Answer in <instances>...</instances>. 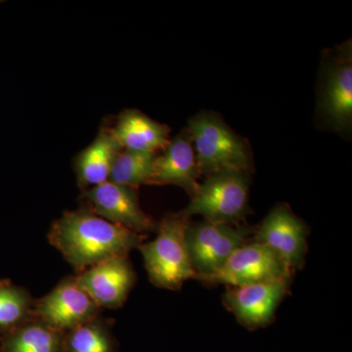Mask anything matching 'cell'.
<instances>
[{"label":"cell","instance_id":"cell-11","mask_svg":"<svg viewBox=\"0 0 352 352\" xmlns=\"http://www.w3.org/2000/svg\"><path fill=\"white\" fill-rule=\"evenodd\" d=\"M319 109L323 119L340 131L352 124L351 45L346 44L326 66Z\"/></svg>","mask_w":352,"mask_h":352},{"label":"cell","instance_id":"cell-12","mask_svg":"<svg viewBox=\"0 0 352 352\" xmlns=\"http://www.w3.org/2000/svg\"><path fill=\"white\" fill-rule=\"evenodd\" d=\"M78 284L100 308H119L136 281L129 256H113L76 275Z\"/></svg>","mask_w":352,"mask_h":352},{"label":"cell","instance_id":"cell-10","mask_svg":"<svg viewBox=\"0 0 352 352\" xmlns=\"http://www.w3.org/2000/svg\"><path fill=\"white\" fill-rule=\"evenodd\" d=\"M291 277L242 287H230L224 294V305L245 327L267 325L283 300Z\"/></svg>","mask_w":352,"mask_h":352},{"label":"cell","instance_id":"cell-7","mask_svg":"<svg viewBox=\"0 0 352 352\" xmlns=\"http://www.w3.org/2000/svg\"><path fill=\"white\" fill-rule=\"evenodd\" d=\"M292 274L279 256L265 245L252 241L238 248L220 270L203 282L242 287L292 277Z\"/></svg>","mask_w":352,"mask_h":352},{"label":"cell","instance_id":"cell-1","mask_svg":"<svg viewBox=\"0 0 352 352\" xmlns=\"http://www.w3.org/2000/svg\"><path fill=\"white\" fill-rule=\"evenodd\" d=\"M143 240L142 234L107 221L87 208L65 212L48 232L50 244L76 274L113 256H129Z\"/></svg>","mask_w":352,"mask_h":352},{"label":"cell","instance_id":"cell-18","mask_svg":"<svg viewBox=\"0 0 352 352\" xmlns=\"http://www.w3.org/2000/svg\"><path fill=\"white\" fill-rule=\"evenodd\" d=\"M34 300L27 289L0 280V333L11 332L32 317Z\"/></svg>","mask_w":352,"mask_h":352},{"label":"cell","instance_id":"cell-17","mask_svg":"<svg viewBox=\"0 0 352 352\" xmlns=\"http://www.w3.org/2000/svg\"><path fill=\"white\" fill-rule=\"evenodd\" d=\"M157 153L122 150L113 161L109 180L132 189L151 185Z\"/></svg>","mask_w":352,"mask_h":352},{"label":"cell","instance_id":"cell-15","mask_svg":"<svg viewBox=\"0 0 352 352\" xmlns=\"http://www.w3.org/2000/svg\"><path fill=\"white\" fill-rule=\"evenodd\" d=\"M122 150L112 129H101L96 138L75 157L74 168L80 188L85 191L108 182L113 161Z\"/></svg>","mask_w":352,"mask_h":352},{"label":"cell","instance_id":"cell-14","mask_svg":"<svg viewBox=\"0 0 352 352\" xmlns=\"http://www.w3.org/2000/svg\"><path fill=\"white\" fill-rule=\"evenodd\" d=\"M112 131L122 149L129 151H163L170 140L168 126L138 110L120 113Z\"/></svg>","mask_w":352,"mask_h":352},{"label":"cell","instance_id":"cell-4","mask_svg":"<svg viewBox=\"0 0 352 352\" xmlns=\"http://www.w3.org/2000/svg\"><path fill=\"white\" fill-rule=\"evenodd\" d=\"M250 180L248 173L223 170L208 175L184 210L179 212L190 219L199 214L214 223H237L247 214Z\"/></svg>","mask_w":352,"mask_h":352},{"label":"cell","instance_id":"cell-3","mask_svg":"<svg viewBox=\"0 0 352 352\" xmlns=\"http://www.w3.org/2000/svg\"><path fill=\"white\" fill-rule=\"evenodd\" d=\"M187 131L200 175L208 176L223 170L248 173L251 168L248 146L215 113H198L189 120Z\"/></svg>","mask_w":352,"mask_h":352},{"label":"cell","instance_id":"cell-9","mask_svg":"<svg viewBox=\"0 0 352 352\" xmlns=\"http://www.w3.org/2000/svg\"><path fill=\"white\" fill-rule=\"evenodd\" d=\"M305 223L287 206L280 205L267 214L254 234V242L271 250L293 272L302 267L307 254Z\"/></svg>","mask_w":352,"mask_h":352},{"label":"cell","instance_id":"cell-13","mask_svg":"<svg viewBox=\"0 0 352 352\" xmlns=\"http://www.w3.org/2000/svg\"><path fill=\"white\" fill-rule=\"evenodd\" d=\"M199 175L191 138L184 129L170 140L162 154L157 155L151 185H175L193 196L200 185Z\"/></svg>","mask_w":352,"mask_h":352},{"label":"cell","instance_id":"cell-2","mask_svg":"<svg viewBox=\"0 0 352 352\" xmlns=\"http://www.w3.org/2000/svg\"><path fill=\"white\" fill-rule=\"evenodd\" d=\"M189 221L179 212L166 214L157 224V237L139 245L150 281L157 288L178 289L197 279L186 241Z\"/></svg>","mask_w":352,"mask_h":352},{"label":"cell","instance_id":"cell-8","mask_svg":"<svg viewBox=\"0 0 352 352\" xmlns=\"http://www.w3.org/2000/svg\"><path fill=\"white\" fill-rule=\"evenodd\" d=\"M85 207L107 221L142 234L156 231L157 224L139 205L136 190L108 182L85 190Z\"/></svg>","mask_w":352,"mask_h":352},{"label":"cell","instance_id":"cell-16","mask_svg":"<svg viewBox=\"0 0 352 352\" xmlns=\"http://www.w3.org/2000/svg\"><path fill=\"white\" fill-rule=\"evenodd\" d=\"M64 333L32 317L19 327L6 333L3 352H61Z\"/></svg>","mask_w":352,"mask_h":352},{"label":"cell","instance_id":"cell-5","mask_svg":"<svg viewBox=\"0 0 352 352\" xmlns=\"http://www.w3.org/2000/svg\"><path fill=\"white\" fill-rule=\"evenodd\" d=\"M252 232L248 226L214 223L204 219L186 229L190 259L197 279L203 281L223 266L238 248L247 243Z\"/></svg>","mask_w":352,"mask_h":352},{"label":"cell","instance_id":"cell-19","mask_svg":"<svg viewBox=\"0 0 352 352\" xmlns=\"http://www.w3.org/2000/svg\"><path fill=\"white\" fill-rule=\"evenodd\" d=\"M65 352H113L112 336L99 317L64 333Z\"/></svg>","mask_w":352,"mask_h":352},{"label":"cell","instance_id":"cell-6","mask_svg":"<svg viewBox=\"0 0 352 352\" xmlns=\"http://www.w3.org/2000/svg\"><path fill=\"white\" fill-rule=\"evenodd\" d=\"M101 308L76 276L65 278L50 293L34 302L32 316L58 332L66 333L97 318Z\"/></svg>","mask_w":352,"mask_h":352}]
</instances>
